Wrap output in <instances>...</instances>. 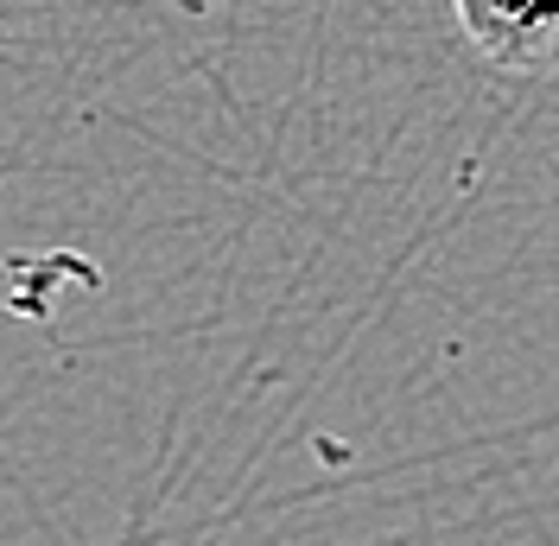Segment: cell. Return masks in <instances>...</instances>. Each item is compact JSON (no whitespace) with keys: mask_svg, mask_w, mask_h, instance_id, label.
Segmentation results:
<instances>
[{"mask_svg":"<svg viewBox=\"0 0 559 546\" xmlns=\"http://www.w3.org/2000/svg\"><path fill=\"white\" fill-rule=\"evenodd\" d=\"M457 33L509 76L559 70V0H452Z\"/></svg>","mask_w":559,"mask_h":546,"instance_id":"1","label":"cell"}]
</instances>
